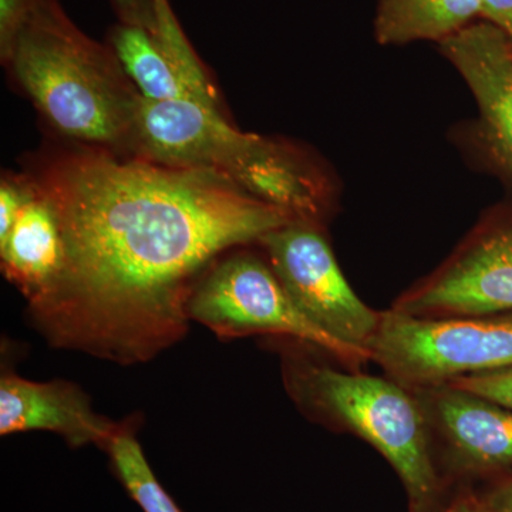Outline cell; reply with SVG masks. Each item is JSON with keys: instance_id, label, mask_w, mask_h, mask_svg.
<instances>
[{"instance_id": "6da1fadb", "label": "cell", "mask_w": 512, "mask_h": 512, "mask_svg": "<svg viewBox=\"0 0 512 512\" xmlns=\"http://www.w3.org/2000/svg\"><path fill=\"white\" fill-rule=\"evenodd\" d=\"M55 207L66 259L28 303L57 349L138 365L187 335L188 296L212 262L292 222L220 173L89 150L35 178Z\"/></svg>"}, {"instance_id": "7a4b0ae2", "label": "cell", "mask_w": 512, "mask_h": 512, "mask_svg": "<svg viewBox=\"0 0 512 512\" xmlns=\"http://www.w3.org/2000/svg\"><path fill=\"white\" fill-rule=\"evenodd\" d=\"M3 64L63 136L128 151L140 94L111 47L77 28L59 0H36Z\"/></svg>"}, {"instance_id": "3957f363", "label": "cell", "mask_w": 512, "mask_h": 512, "mask_svg": "<svg viewBox=\"0 0 512 512\" xmlns=\"http://www.w3.org/2000/svg\"><path fill=\"white\" fill-rule=\"evenodd\" d=\"M282 375L306 416L355 434L386 458L399 477L409 512H443L456 491L441 473L433 434L414 390L392 377L318 362L285 350Z\"/></svg>"}, {"instance_id": "277c9868", "label": "cell", "mask_w": 512, "mask_h": 512, "mask_svg": "<svg viewBox=\"0 0 512 512\" xmlns=\"http://www.w3.org/2000/svg\"><path fill=\"white\" fill-rule=\"evenodd\" d=\"M369 357L409 389L512 369V313L416 318L389 309Z\"/></svg>"}, {"instance_id": "5b68a950", "label": "cell", "mask_w": 512, "mask_h": 512, "mask_svg": "<svg viewBox=\"0 0 512 512\" xmlns=\"http://www.w3.org/2000/svg\"><path fill=\"white\" fill-rule=\"evenodd\" d=\"M187 316L221 339L278 336L326 353L350 369L369 360L313 325L269 262L249 252L211 264L188 296Z\"/></svg>"}, {"instance_id": "8992f818", "label": "cell", "mask_w": 512, "mask_h": 512, "mask_svg": "<svg viewBox=\"0 0 512 512\" xmlns=\"http://www.w3.org/2000/svg\"><path fill=\"white\" fill-rule=\"evenodd\" d=\"M289 298L313 325L369 357L382 312L367 306L346 281L319 224L292 221L259 241Z\"/></svg>"}, {"instance_id": "52a82bcc", "label": "cell", "mask_w": 512, "mask_h": 512, "mask_svg": "<svg viewBox=\"0 0 512 512\" xmlns=\"http://www.w3.org/2000/svg\"><path fill=\"white\" fill-rule=\"evenodd\" d=\"M393 311L416 318L512 311V220L474 229L439 269L403 293Z\"/></svg>"}, {"instance_id": "ba28073f", "label": "cell", "mask_w": 512, "mask_h": 512, "mask_svg": "<svg viewBox=\"0 0 512 512\" xmlns=\"http://www.w3.org/2000/svg\"><path fill=\"white\" fill-rule=\"evenodd\" d=\"M429 420L441 473L457 491L512 467V409L453 384L412 389Z\"/></svg>"}, {"instance_id": "9c48e42d", "label": "cell", "mask_w": 512, "mask_h": 512, "mask_svg": "<svg viewBox=\"0 0 512 512\" xmlns=\"http://www.w3.org/2000/svg\"><path fill=\"white\" fill-rule=\"evenodd\" d=\"M473 93L485 148L512 180V45L488 22H473L440 43Z\"/></svg>"}, {"instance_id": "30bf717a", "label": "cell", "mask_w": 512, "mask_h": 512, "mask_svg": "<svg viewBox=\"0 0 512 512\" xmlns=\"http://www.w3.org/2000/svg\"><path fill=\"white\" fill-rule=\"evenodd\" d=\"M120 426L94 412L89 396L76 384L33 382L10 373L0 377V436L50 431L70 447L106 450Z\"/></svg>"}, {"instance_id": "8fae6325", "label": "cell", "mask_w": 512, "mask_h": 512, "mask_svg": "<svg viewBox=\"0 0 512 512\" xmlns=\"http://www.w3.org/2000/svg\"><path fill=\"white\" fill-rule=\"evenodd\" d=\"M0 259L3 274L28 303L42 296L62 274L66 259L62 228L55 207L39 188L0 241Z\"/></svg>"}, {"instance_id": "7c38bea8", "label": "cell", "mask_w": 512, "mask_h": 512, "mask_svg": "<svg viewBox=\"0 0 512 512\" xmlns=\"http://www.w3.org/2000/svg\"><path fill=\"white\" fill-rule=\"evenodd\" d=\"M480 16L478 0H377L375 36L383 46L443 42Z\"/></svg>"}, {"instance_id": "4fadbf2b", "label": "cell", "mask_w": 512, "mask_h": 512, "mask_svg": "<svg viewBox=\"0 0 512 512\" xmlns=\"http://www.w3.org/2000/svg\"><path fill=\"white\" fill-rule=\"evenodd\" d=\"M107 45L143 99L168 101L190 97L198 100L156 33L143 26L119 22L110 29Z\"/></svg>"}, {"instance_id": "5bb4252c", "label": "cell", "mask_w": 512, "mask_h": 512, "mask_svg": "<svg viewBox=\"0 0 512 512\" xmlns=\"http://www.w3.org/2000/svg\"><path fill=\"white\" fill-rule=\"evenodd\" d=\"M124 490L144 512H183L164 490L138 443L133 420L123 421L106 448Z\"/></svg>"}, {"instance_id": "9a60e30c", "label": "cell", "mask_w": 512, "mask_h": 512, "mask_svg": "<svg viewBox=\"0 0 512 512\" xmlns=\"http://www.w3.org/2000/svg\"><path fill=\"white\" fill-rule=\"evenodd\" d=\"M35 194L36 185L33 180L3 177L0 184V241L9 234L20 212Z\"/></svg>"}, {"instance_id": "2e32d148", "label": "cell", "mask_w": 512, "mask_h": 512, "mask_svg": "<svg viewBox=\"0 0 512 512\" xmlns=\"http://www.w3.org/2000/svg\"><path fill=\"white\" fill-rule=\"evenodd\" d=\"M448 384L480 394L485 399L493 400L495 403L512 409V369L458 377Z\"/></svg>"}, {"instance_id": "e0dca14e", "label": "cell", "mask_w": 512, "mask_h": 512, "mask_svg": "<svg viewBox=\"0 0 512 512\" xmlns=\"http://www.w3.org/2000/svg\"><path fill=\"white\" fill-rule=\"evenodd\" d=\"M36 0H0V56L5 62L20 26L28 18Z\"/></svg>"}, {"instance_id": "ac0fdd59", "label": "cell", "mask_w": 512, "mask_h": 512, "mask_svg": "<svg viewBox=\"0 0 512 512\" xmlns=\"http://www.w3.org/2000/svg\"><path fill=\"white\" fill-rule=\"evenodd\" d=\"M120 22L143 26L157 32L156 2L154 0H111Z\"/></svg>"}, {"instance_id": "d6986e66", "label": "cell", "mask_w": 512, "mask_h": 512, "mask_svg": "<svg viewBox=\"0 0 512 512\" xmlns=\"http://www.w3.org/2000/svg\"><path fill=\"white\" fill-rule=\"evenodd\" d=\"M480 16L508 37L512 45V0H478Z\"/></svg>"}, {"instance_id": "ffe728a7", "label": "cell", "mask_w": 512, "mask_h": 512, "mask_svg": "<svg viewBox=\"0 0 512 512\" xmlns=\"http://www.w3.org/2000/svg\"><path fill=\"white\" fill-rule=\"evenodd\" d=\"M485 507L490 512H512V476L503 478L488 487L478 491Z\"/></svg>"}, {"instance_id": "44dd1931", "label": "cell", "mask_w": 512, "mask_h": 512, "mask_svg": "<svg viewBox=\"0 0 512 512\" xmlns=\"http://www.w3.org/2000/svg\"><path fill=\"white\" fill-rule=\"evenodd\" d=\"M443 512H490L474 487L458 488Z\"/></svg>"}]
</instances>
